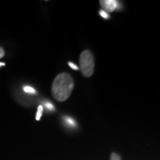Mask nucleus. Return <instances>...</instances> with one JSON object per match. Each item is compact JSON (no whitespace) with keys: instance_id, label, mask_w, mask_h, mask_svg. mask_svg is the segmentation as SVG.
Returning <instances> with one entry per match:
<instances>
[{"instance_id":"obj_12","label":"nucleus","mask_w":160,"mask_h":160,"mask_svg":"<svg viewBox=\"0 0 160 160\" xmlns=\"http://www.w3.org/2000/svg\"><path fill=\"white\" fill-rule=\"evenodd\" d=\"M5 64L4 62H0V67H1V66H5Z\"/></svg>"},{"instance_id":"obj_8","label":"nucleus","mask_w":160,"mask_h":160,"mask_svg":"<svg viewBox=\"0 0 160 160\" xmlns=\"http://www.w3.org/2000/svg\"><path fill=\"white\" fill-rule=\"evenodd\" d=\"M111 160H122V158L117 153H112L111 155Z\"/></svg>"},{"instance_id":"obj_7","label":"nucleus","mask_w":160,"mask_h":160,"mask_svg":"<svg viewBox=\"0 0 160 160\" xmlns=\"http://www.w3.org/2000/svg\"><path fill=\"white\" fill-rule=\"evenodd\" d=\"M99 15L101 16L102 17L104 18V19H108L109 18H110V15L108 14V13L107 12H105V11H103L102 9L100 10L99 12Z\"/></svg>"},{"instance_id":"obj_3","label":"nucleus","mask_w":160,"mask_h":160,"mask_svg":"<svg viewBox=\"0 0 160 160\" xmlns=\"http://www.w3.org/2000/svg\"><path fill=\"white\" fill-rule=\"evenodd\" d=\"M99 2L103 11L107 13H111L119 8V3L116 0H101Z\"/></svg>"},{"instance_id":"obj_1","label":"nucleus","mask_w":160,"mask_h":160,"mask_svg":"<svg viewBox=\"0 0 160 160\" xmlns=\"http://www.w3.org/2000/svg\"><path fill=\"white\" fill-rule=\"evenodd\" d=\"M74 88V80L68 73L58 74L52 84V94L56 100L64 102L71 96Z\"/></svg>"},{"instance_id":"obj_10","label":"nucleus","mask_w":160,"mask_h":160,"mask_svg":"<svg viewBox=\"0 0 160 160\" xmlns=\"http://www.w3.org/2000/svg\"><path fill=\"white\" fill-rule=\"evenodd\" d=\"M68 65L70 66V68H71V69L76 70V71H78V70H79V68H78L77 65H75L74 63L71 62H68Z\"/></svg>"},{"instance_id":"obj_9","label":"nucleus","mask_w":160,"mask_h":160,"mask_svg":"<svg viewBox=\"0 0 160 160\" xmlns=\"http://www.w3.org/2000/svg\"><path fill=\"white\" fill-rule=\"evenodd\" d=\"M45 107L47 108L48 109L51 110V111H54V110H55L54 106L52 105L51 103H50V102H45Z\"/></svg>"},{"instance_id":"obj_6","label":"nucleus","mask_w":160,"mask_h":160,"mask_svg":"<svg viewBox=\"0 0 160 160\" xmlns=\"http://www.w3.org/2000/svg\"><path fill=\"white\" fill-rule=\"evenodd\" d=\"M23 90L25 93H36V90L34 88H33L30 87V86H25V87L23 88Z\"/></svg>"},{"instance_id":"obj_11","label":"nucleus","mask_w":160,"mask_h":160,"mask_svg":"<svg viewBox=\"0 0 160 160\" xmlns=\"http://www.w3.org/2000/svg\"><path fill=\"white\" fill-rule=\"evenodd\" d=\"M5 51H4V49L2 48V47H0V59L1 58H2L4 56H5Z\"/></svg>"},{"instance_id":"obj_5","label":"nucleus","mask_w":160,"mask_h":160,"mask_svg":"<svg viewBox=\"0 0 160 160\" xmlns=\"http://www.w3.org/2000/svg\"><path fill=\"white\" fill-rule=\"evenodd\" d=\"M42 112H43V107L42 105H39L37 108V115H36V119H37V121H39L40 119H41L42 115Z\"/></svg>"},{"instance_id":"obj_4","label":"nucleus","mask_w":160,"mask_h":160,"mask_svg":"<svg viewBox=\"0 0 160 160\" xmlns=\"http://www.w3.org/2000/svg\"><path fill=\"white\" fill-rule=\"evenodd\" d=\"M64 122L67 124L69 126V127H71V128H73V127H76L77 126V123H76L75 120L73 119V118L70 117H64Z\"/></svg>"},{"instance_id":"obj_2","label":"nucleus","mask_w":160,"mask_h":160,"mask_svg":"<svg viewBox=\"0 0 160 160\" xmlns=\"http://www.w3.org/2000/svg\"><path fill=\"white\" fill-rule=\"evenodd\" d=\"M80 71L85 77H90L94 71L95 62L93 53L89 50H85L81 53L79 57Z\"/></svg>"}]
</instances>
